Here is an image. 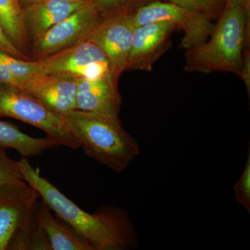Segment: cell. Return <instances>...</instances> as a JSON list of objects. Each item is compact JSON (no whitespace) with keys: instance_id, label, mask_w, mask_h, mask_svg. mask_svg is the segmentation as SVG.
<instances>
[{"instance_id":"obj_14","label":"cell","mask_w":250,"mask_h":250,"mask_svg":"<svg viewBox=\"0 0 250 250\" xmlns=\"http://www.w3.org/2000/svg\"><path fill=\"white\" fill-rule=\"evenodd\" d=\"M36 215L50 250H93L68 224L53 215L43 200L38 202Z\"/></svg>"},{"instance_id":"obj_11","label":"cell","mask_w":250,"mask_h":250,"mask_svg":"<svg viewBox=\"0 0 250 250\" xmlns=\"http://www.w3.org/2000/svg\"><path fill=\"white\" fill-rule=\"evenodd\" d=\"M118 79L113 73L93 80L78 78L77 110L97 113L121 124Z\"/></svg>"},{"instance_id":"obj_27","label":"cell","mask_w":250,"mask_h":250,"mask_svg":"<svg viewBox=\"0 0 250 250\" xmlns=\"http://www.w3.org/2000/svg\"><path fill=\"white\" fill-rule=\"evenodd\" d=\"M23 1H26V2L31 4V3L34 2V1H39V0H23Z\"/></svg>"},{"instance_id":"obj_5","label":"cell","mask_w":250,"mask_h":250,"mask_svg":"<svg viewBox=\"0 0 250 250\" xmlns=\"http://www.w3.org/2000/svg\"><path fill=\"white\" fill-rule=\"evenodd\" d=\"M136 26L166 21L184 31L180 47L188 50L205 42L214 29L213 21L205 15L179 6L168 1L156 0L132 13Z\"/></svg>"},{"instance_id":"obj_24","label":"cell","mask_w":250,"mask_h":250,"mask_svg":"<svg viewBox=\"0 0 250 250\" xmlns=\"http://www.w3.org/2000/svg\"><path fill=\"white\" fill-rule=\"evenodd\" d=\"M0 83L11 85L19 88L18 81L11 75L7 67L5 66L1 62H0Z\"/></svg>"},{"instance_id":"obj_26","label":"cell","mask_w":250,"mask_h":250,"mask_svg":"<svg viewBox=\"0 0 250 250\" xmlns=\"http://www.w3.org/2000/svg\"><path fill=\"white\" fill-rule=\"evenodd\" d=\"M243 1H244L246 7L250 10V0H243Z\"/></svg>"},{"instance_id":"obj_4","label":"cell","mask_w":250,"mask_h":250,"mask_svg":"<svg viewBox=\"0 0 250 250\" xmlns=\"http://www.w3.org/2000/svg\"><path fill=\"white\" fill-rule=\"evenodd\" d=\"M0 118H11L39 128L60 146L77 149L81 145L62 116L18 87L0 83Z\"/></svg>"},{"instance_id":"obj_1","label":"cell","mask_w":250,"mask_h":250,"mask_svg":"<svg viewBox=\"0 0 250 250\" xmlns=\"http://www.w3.org/2000/svg\"><path fill=\"white\" fill-rule=\"evenodd\" d=\"M18 161L24 180L36 189L53 213L83 237L93 250H128L139 246L136 229L126 210L103 206L94 213H88L41 176L27 158Z\"/></svg>"},{"instance_id":"obj_9","label":"cell","mask_w":250,"mask_h":250,"mask_svg":"<svg viewBox=\"0 0 250 250\" xmlns=\"http://www.w3.org/2000/svg\"><path fill=\"white\" fill-rule=\"evenodd\" d=\"M136 27L132 13L113 15L103 18L87 39L104 52L118 78L126 70Z\"/></svg>"},{"instance_id":"obj_6","label":"cell","mask_w":250,"mask_h":250,"mask_svg":"<svg viewBox=\"0 0 250 250\" xmlns=\"http://www.w3.org/2000/svg\"><path fill=\"white\" fill-rule=\"evenodd\" d=\"M39 197L24 179L0 187V250H8L36 216Z\"/></svg>"},{"instance_id":"obj_23","label":"cell","mask_w":250,"mask_h":250,"mask_svg":"<svg viewBox=\"0 0 250 250\" xmlns=\"http://www.w3.org/2000/svg\"><path fill=\"white\" fill-rule=\"evenodd\" d=\"M245 85H246L247 90H248L249 95H250V47H246L243 52V65L241 75H240Z\"/></svg>"},{"instance_id":"obj_10","label":"cell","mask_w":250,"mask_h":250,"mask_svg":"<svg viewBox=\"0 0 250 250\" xmlns=\"http://www.w3.org/2000/svg\"><path fill=\"white\" fill-rule=\"evenodd\" d=\"M172 23L162 21L136 26L133 34L126 70L149 72L172 46L176 29Z\"/></svg>"},{"instance_id":"obj_22","label":"cell","mask_w":250,"mask_h":250,"mask_svg":"<svg viewBox=\"0 0 250 250\" xmlns=\"http://www.w3.org/2000/svg\"><path fill=\"white\" fill-rule=\"evenodd\" d=\"M0 50L16 58L27 59L25 54H23V52H21L10 40L5 32L1 21H0Z\"/></svg>"},{"instance_id":"obj_16","label":"cell","mask_w":250,"mask_h":250,"mask_svg":"<svg viewBox=\"0 0 250 250\" xmlns=\"http://www.w3.org/2000/svg\"><path fill=\"white\" fill-rule=\"evenodd\" d=\"M0 21L10 40L23 52L29 39L19 0H0Z\"/></svg>"},{"instance_id":"obj_19","label":"cell","mask_w":250,"mask_h":250,"mask_svg":"<svg viewBox=\"0 0 250 250\" xmlns=\"http://www.w3.org/2000/svg\"><path fill=\"white\" fill-rule=\"evenodd\" d=\"M185 9L200 13L211 21L218 19L225 6L226 0H167Z\"/></svg>"},{"instance_id":"obj_25","label":"cell","mask_w":250,"mask_h":250,"mask_svg":"<svg viewBox=\"0 0 250 250\" xmlns=\"http://www.w3.org/2000/svg\"><path fill=\"white\" fill-rule=\"evenodd\" d=\"M65 1H70V2L83 3V4H85V3L90 2L91 0H65Z\"/></svg>"},{"instance_id":"obj_12","label":"cell","mask_w":250,"mask_h":250,"mask_svg":"<svg viewBox=\"0 0 250 250\" xmlns=\"http://www.w3.org/2000/svg\"><path fill=\"white\" fill-rule=\"evenodd\" d=\"M77 80L42 73L24 82L21 88L62 116L77 109Z\"/></svg>"},{"instance_id":"obj_18","label":"cell","mask_w":250,"mask_h":250,"mask_svg":"<svg viewBox=\"0 0 250 250\" xmlns=\"http://www.w3.org/2000/svg\"><path fill=\"white\" fill-rule=\"evenodd\" d=\"M156 0H91L102 18L121 14H131Z\"/></svg>"},{"instance_id":"obj_21","label":"cell","mask_w":250,"mask_h":250,"mask_svg":"<svg viewBox=\"0 0 250 250\" xmlns=\"http://www.w3.org/2000/svg\"><path fill=\"white\" fill-rule=\"evenodd\" d=\"M22 179L19 161L13 160L6 154V149L0 147V187Z\"/></svg>"},{"instance_id":"obj_15","label":"cell","mask_w":250,"mask_h":250,"mask_svg":"<svg viewBox=\"0 0 250 250\" xmlns=\"http://www.w3.org/2000/svg\"><path fill=\"white\" fill-rule=\"evenodd\" d=\"M59 146V143L52 138L32 137L24 134L16 125L0 121V147L14 149L23 158L39 156L46 150Z\"/></svg>"},{"instance_id":"obj_8","label":"cell","mask_w":250,"mask_h":250,"mask_svg":"<svg viewBox=\"0 0 250 250\" xmlns=\"http://www.w3.org/2000/svg\"><path fill=\"white\" fill-rule=\"evenodd\" d=\"M102 19L92 3L83 5L34 41V53L43 59L86 41Z\"/></svg>"},{"instance_id":"obj_13","label":"cell","mask_w":250,"mask_h":250,"mask_svg":"<svg viewBox=\"0 0 250 250\" xmlns=\"http://www.w3.org/2000/svg\"><path fill=\"white\" fill-rule=\"evenodd\" d=\"M89 3V2H88ZM83 3L65 0H39L23 10L24 25L28 39L41 37L50 28L82 7Z\"/></svg>"},{"instance_id":"obj_20","label":"cell","mask_w":250,"mask_h":250,"mask_svg":"<svg viewBox=\"0 0 250 250\" xmlns=\"http://www.w3.org/2000/svg\"><path fill=\"white\" fill-rule=\"evenodd\" d=\"M248 157L244 170L233 187L235 199L250 213V146L248 147Z\"/></svg>"},{"instance_id":"obj_3","label":"cell","mask_w":250,"mask_h":250,"mask_svg":"<svg viewBox=\"0 0 250 250\" xmlns=\"http://www.w3.org/2000/svg\"><path fill=\"white\" fill-rule=\"evenodd\" d=\"M62 118L85 154L110 170L123 172L139 155V143L120 123L77 109Z\"/></svg>"},{"instance_id":"obj_7","label":"cell","mask_w":250,"mask_h":250,"mask_svg":"<svg viewBox=\"0 0 250 250\" xmlns=\"http://www.w3.org/2000/svg\"><path fill=\"white\" fill-rule=\"evenodd\" d=\"M38 60L45 73L52 75L93 80L113 74L104 52L88 40Z\"/></svg>"},{"instance_id":"obj_2","label":"cell","mask_w":250,"mask_h":250,"mask_svg":"<svg viewBox=\"0 0 250 250\" xmlns=\"http://www.w3.org/2000/svg\"><path fill=\"white\" fill-rule=\"evenodd\" d=\"M250 42V10L243 0H226L208 39L186 50L184 70L208 74L228 72L240 77L243 52Z\"/></svg>"},{"instance_id":"obj_17","label":"cell","mask_w":250,"mask_h":250,"mask_svg":"<svg viewBox=\"0 0 250 250\" xmlns=\"http://www.w3.org/2000/svg\"><path fill=\"white\" fill-rule=\"evenodd\" d=\"M0 62L18 81L19 88L26 81L40 74L45 73L40 61L23 60L12 57L0 50Z\"/></svg>"}]
</instances>
